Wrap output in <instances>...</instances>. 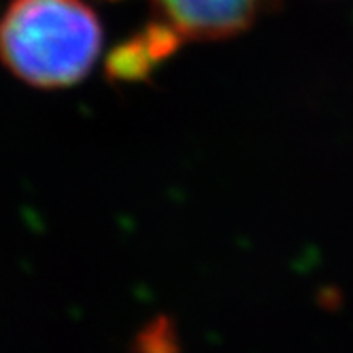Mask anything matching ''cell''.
I'll return each instance as SVG.
<instances>
[{"instance_id": "3", "label": "cell", "mask_w": 353, "mask_h": 353, "mask_svg": "<svg viewBox=\"0 0 353 353\" xmlns=\"http://www.w3.org/2000/svg\"><path fill=\"white\" fill-rule=\"evenodd\" d=\"M181 34L166 21L149 23L132 39L117 45L107 60V77L117 83H137L149 79L181 43Z\"/></svg>"}, {"instance_id": "2", "label": "cell", "mask_w": 353, "mask_h": 353, "mask_svg": "<svg viewBox=\"0 0 353 353\" xmlns=\"http://www.w3.org/2000/svg\"><path fill=\"white\" fill-rule=\"evenodd\" d=\"M279 3L281 0H154L168 26L192 41L239 37Z\"/></svg>"}, {"instance_id": "1", "label": "cell", "mask_w": 353, "mask_h": 353, "mask_svg": "<svg viewBox=\"0 0 353 353\" xmlns=\"http://www.w3.org/2000/svg\"><path fill=\"white\" fill-rule=\"evenodd\" d=\"M100 49L103 26L85 0H11L0 17V62L39 90L83 81Z\"/></svg>"}]
</instances>
